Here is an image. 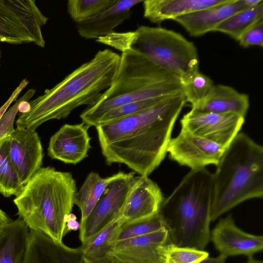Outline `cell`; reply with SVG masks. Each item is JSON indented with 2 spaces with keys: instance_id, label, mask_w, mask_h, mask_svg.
Returning <instances> with one entry per match:
<instances>
[{
  "instance_id": "6da1fadb",
  "label": "cell",
  "mask_w": 263,
  "mask_h": 263,
  "mask_svg": "<svg viewBox=\"0 0 263 263\" xmlns=\"http://www.w3.org/2000/svg\"><path fill=\"white\" fill-rule=\"evenodd\" d=\"M181 92L135 114L96 126L106 163L126 165L148 176L160 164L186 103Z\"/></svg>"
},
{
  "instance_id": "7a4b0ae2",
  "label": "cell",
  "mask_w": 263,
  "mask_h": 263,
  "mask_svg": "<svg viewBox=\"0 0 263 263\" xmlns=\"http://www.w3.org/2000/svg\"><path fill=\"white\" fill-rule=\"evenodd\" d=\"M120 55L105 49L77 68L44 93L31 101L16 120V127L35 130L53 119L67 118L76 108L90 106L110 86Z\"/></svg>"
},
{
  "instance_id": "3957f363",
  "label": "cell",
  "mask_w": 263,
  "mask_h": 263,
  "mask_svg": "<svg viewBox=\"0 0 263 263\" xmlns=\"http://www.w3.org/2000/svg\"><path fill=\"white\" fill-rule=\"evenodd\" d=\"M213 174L191 170L167 198L159 214L175 247L204 250L210 238Z\"/></svg>"
},
{
  "instance_id": "277c9868",
  "label": "cell",
  "mask_w": 263,
  "mask_h": 263,
  "mask_svg": "<svg viewBox=\"0 0 263 263\" xmlns=\"http://www.w3.org/2000/svg\"><path fill=\"white\" fill-rule=\"evenodd\" d=\"M182 91L180 80L142 54L128 49L122 52L110 86L81 114L89 127L96 126L107 111L127 103L175 95Z\"/></svg>"
},
{
  "instance_id": "5b68a950",
  "label": "cell",
  "mask_w": 263,
  "mask_h": 263,
  "mask_svg": "<svg viewBox=\"0 0 263 263\" xmlns=\"http://www.w3.org/2000/svg\"><path fill=\"white\" fill-rule=\"evenodd\" d=\"M77 191L71 173L42 167L13 202L19 217L29 230L41 232L62 243Z\"/></svg>"
},
{
  "instance_id": "8992f818",
  "label": "cell",
  "mask_w": 263,
  "mask_h": 263,
  "mask_svg": "<svg viewBox=\"0 0 263 263\" xmlns=\"http://www.w3.org/2000/svg\"><path fill=\"white\" fill-rule=\"evenodd\" d=\"M211 221L241 202L263 197V147L239 133L226 148L213 174Z\"/></svg>"
},
{
  "instance_id": "52a82bcc",
  "label": "cell",
  "mask_w": 263,
  "mask_h": 263,
  "mask_svg": "<svg viewBox=\"0 0 263 263\" xmlns=\"http://www.w3.org/2000/svg\"><path fill=\"white\" fill-rule=\"evenodd\" d=\"M125 35V51L132 49L142 54L177 78L181 84L199 70L196 46L178 32L142 25L134 31L126 32Z\"/></svg>"
},
{
  "instance_id": "ba28073f",
  "label": "cell",
  "mask_w": 263,
  "mask_h": 263,
  "mask_svg": "<svg viewBox=\"0 0 263 263\" xmlns=\"http://www.w3.org/2000/svg\"><path fill=\"white\" fill-rule=\"evenodd\" d=\"M123 172L106 187L84 223L80 225V239L83 243L115 221L120 215L139 176Z\"/></svg>"
},
{
  "instance_id": "9c48e42d",
  "label": "cell",
  "mask_w": 263,
  "mask_h": 263,
  "mask_svg": "<svg viewBox=\"0 0 263 263\" xmlns=\"http://www.w3.org/2000/svg\"><path fill=\"white\" fill-rule=\"evenodd\" d=\"M167 229L116 241L108 258L117 263H165L174 247Z\"/></svg>"
},
{
  "instance_id": "30bf717a",
  "label": "cell",
  "mask_w": 263,
  "mask_h": 263,
  "mask_svg": "<svg viewBox=\"0 0 263 263\" xmlns=\"http://www.w3.org/2000/svg\"><path fill=\"white\" fill-rule=\"evenodd\" d=\"M245 117L191 109L180 121L181 128L227 148L239 133Z\"/></svg>"
},
{
  "instance_id": "8fae6325",
  "label": "cell",
  "mask_w": 263,
  "mask_h": 263,
  "mask_svg": "<svg viewBox=\"0 0 263 263\" xmlns=\"http://www.w3.org/2000/svg\"><path fill=\"white\" fill-rule=\"evenodd\" d=\"M226 148L181 128L167 147L171 159L191 170L219 163Z\"/></svg>"
},
{
  "instance_id": "7c38bea8",
  "label": "cell",
  "mask_w": 263,
  "mask_h": 263,
  "mask_svg": "<svg viewBox=\"0 0 263 263\" xmlns=\"http://www.w3.org/2000/svg\"><path fill=\"white\" fill-rule=\"evenodd\" d=\"M7 143L9 158L25 185L42 166L40 138L35 130L16 127L7 136Z\"/></svg>"
},
{
  "instance_id": "4fadbf2b",
  "label": "cell",
  "mask_w": 263,
  "mask_h": 263,
  "mask_svg": "<svg viewBox=\"0 0 263 263\" xmlns=\"http://www.w3.org/2000/svg\"><path fill=\"white\" fill-rule=\"evenodd\" d=\"M89 127L83 122L63 125L50 139L48 156L66 164L81 162L91 148Z\"/></svg>"
},
{
  "instance_id": "5bb4252c",
  "label": "cell",
  "mask_w": 263,
  "mask_h": 263,
  "mask_svg": "<svg viewBox=\"0 0 263 263\" xmlns=\"http://www.w3.org/2000/svg\"><path fill=\"white\" fill-rule=\"evenodd\" d=\"M164 199L156 183L148 176H139L116 221L123 225L151 217L159 213Z\"/></svg>"
},
{
  "instance_id": "9a60e30c",
  "label": "cell",
  "mask_w": 263,
  "mask_h": 263,
  "mask_svg": "<svg viewBox=\"0 0 263 263\" xmlns=\"http://www.w3.org/2000/svg\"><path fill=\"white\" fill-rule=\"evenodd\" d=\"M211 239L220 254L252 256L263 249V237L246 233L235 224L232 215L219 220Z\"/></svg>"
},
{
  "instance_id": "2e32d148",
  "label": "cell",
  "mask_w": 263,
  "mask_h": 263,
  "mask_svg": "<svg viewBox=\"0 0 263 263\" xmlns=\"http://www.w3.org/2000/svg\"><path fill=\"white\" fill-rule=\"evenodd\" d=\"M22 263H83V256L79 247H69L41 232L29 230Z\"/></svg>"
},
{
  "instance_id": "e0dca14e",
  "label": "cell",
  "mask_w": 263,
  "mask_h": 263,
  "mask_svg": "<svg viewBox=\"0 0 263 263\" xmlns=\"http://www.w3.org/2000/svg\"><path fill=\"white\" fill-rule=\"evenodd\" d=\"M249 8L245 0H228L225 3L195 11L174 18L192 36L214 31L224 20L242 10Z\"/></svg>"
},
{
  "instance_id": "ac0fdd59",
  "label": "cell",
  "mask_w": 263,
  "mask_h": 263,
  "mask_svg": "<svg viewBox=\"0 0 263 263\" xmlns=\"http://www.w3.org/2000/svg\"><path fill=\"white\" fill-rule=\"evenodd\" d=\"M143 0H118L108 9L76 23L79 34L85 39H98L114 32L116 27L129 19L132 8Z\"/></svg>"
},
{
  "instance_id": "d6986e66",
  "label": "cell",
  "mask_w": 263,
  "mask_h": 263,
  "mask_svg": "<svg viewBox=\"0 0 263 263\" xmlns=\"http://www.w3.org/2000/svg\"><path fill=\"white\" fill-rule=\"evenodd\" d=\"M250 105L247 95L222 84L214 85L204 99L192 110L218 114H235L245 118Z\"/></svg>"
},
{
  "instance_id": "ffe728a7",
  "label": "cell",
  "mask_w": 263,
  "mask_h": 263,
  "mask_svg": "<svg viewBox=\"0 0 263 263\" xmlns=\"http://www.w3.org/2000/svg\"><path fill=\"white\" fill-rule=\"evenodd\" d=\"M228 0H145L143 16L153 23L174 18L195 11L219 5Z\"/></svg>"
},
{
  "instance_id": "44dd1931",
  "label": "cell",
  "mask_w": 263,
  "mask_h": 263,
  "mask_svg": "<svg viewBox=\"0 0 263 263\" xmlns=\"http://www.w3.org/2000/svg\"><path fill=\"white\" fill-rule=\"evenodd\" d=\"M29 230L18 217L11 220L0 234V263H22Z\"/></svg>"
},
{
  "instance_id": "7402d4cb",
  "label": "cell",
  "mask_w": 263,
  "mask_h": 263,
  "mask_svg": "<svg viewBox=\"0 0 263 263\" xmlns=\"http://www.w3.org/2000/svg\"><path fill=\"white\" fill-rule=\"evenodd\" d=\"M123 173L120 171L106 178H102L96 172H90L86 178L80 189L77 191L74 197V204L81 212L80 225L89 215L102 195L107 186Z\"/></svg>"
},
{
  "instance_id": "603a6c76",
  "label": "cell",
  "mask_w": 263,
  "mask_h": 263,
  "mask_svg": "<svg viewBox=\"0 0 263 263\" xmlns=\"http://www.w3.org/2000/svg\"><path fill=\"white\" fill-rule=\"evenodd\" d=\"M0 41L13 44L34 42L17 14L13 0H0Z\"/></svg>"
},
{
  "instance_id": "cb8c5ba5",
  "label": "cell",
  "mask_w": 263,
  "mask_h": 263,
  "mask_svg": "<svg viewBox=\"0 0 263 263\" xmlns=\"http://www.w3.org/2000/svg\"><path fill=\"white\" fill-rule=\"evenodd\" d=\"M122 224L115 221L79 247L83 257L90 260L108 258V253L117 241Z\"/></svg>"
},
{
  "instance_id": "d4e9b609",
  "label": "cell",
  "mask_w": 263,
  "mask_h": 263,
  "mask_svg": "<svg viewBox=\"0 0 263 263\" xmlns=\"http://www.w3.org/2000/svg\"><path fill=\"white\" fill-rule=\"evenodd\" d=\"M263 18V2L258 5L239 11L220 23L214 31L225 33L238 41L245 31Z\"/></svg>"
},
{
  "instance_id": "484cf974",
  "label": "cell",
  "mask_w": 263,
  "mask_h": 263,
  "mask_svg": "<svg viewBox=\"0 0 263 263\" xmlns=\"http://www.w3.org/2000/svg\"><path fill=\"white\" fill-rule=\"evenodd\" d=\"M24 186L9 158L6 137L0 140V193L6 197H16Z\"/></svg>"
},
{
  "instance_id": "4316f807",
  "label": "cell",
  "mask_w": 263,
  "mask_h": 263,
  "mask_svg": "<svg viewBox=\"0 0 263 263\" xmlns=\"http://www.w3.org/2000/svg\"><path fill=\"white\" fill-rule=\"evenodd\" d=\"M118 0H69L67 13L76 23L91 17L115 5Z\"/></svg>"
},
{
  "instance_id": "83f0119b",
  "label": "cell",
  "mask_w": 263,
  "mask_h": 263,
  "mask_svg": "<svg viewBox=\"0 0 263 263\" xmlns=\"http://www.w3.org/2000/svg\"><path fill=\"white\" fill-rule=\"evenodd\" d=\"M181 84L186 101L191 103L192 107L201 102L214 85L213 81L199 70Z\"/></svg>"
},
{
  "instance_id": "f1b7e54d",
  "label": "cell",
  "mask_w": 263,
  "mask_h": 263,
  "mask_svg": "<svg viewBox=\"0 0 263 263\" xmlns=\"http://www.w3.org/2000/svg\"><path fill=\"white\" fill-rule=\"evenodd\" d=\"M165 227L159 214L147 219L121 226L117 241L146 235Z\"/></svg>"
},
{
  "instance_id": "f546056e",
  "label": "cell",
  "mask_w": 263,
  "mask_h": 263,
  "mask_svg": "<svg viewBox=\"0 0 263 263\" xmlns=\"http://www.w3.org/2000/svg\"><path fill=\"white\" fill-rule=\"evenodd\" d=\"M170 97L171 96L140 100L127 103L112 109L106 112L101 118L97 126L100 124L112 122L135 114L153 106Z\"/></svg>"
},
{
  "instance_id": "4dcf8cb0",
  "label": "cell",
  "mask_w": 263,
  "mask_h": 263,
  "mask_svg": "<svg viewBox=\"0 0 263 263\" xmlns=\"http://www.w3.org/2000/svg\"><path fill=\"white\" fill-rule=\"evenodd\" d=\"M35 92V90L34 89L28 90L2 116L0 119V140L8 136L14 130V122L21 104L27 102L33 97Z\"/></svg>"
},
{
  "instance_id": "1f68e13d",
  "label": "cell",
  "mask_w": 263,
  "mask_h": 263,
  "mask_svg": "<svg viewBox=\"0 0 263 263\" xmlns=\"http://www.w3.org/2000/svg\"><path fill=\"white\" fill-rule=\"evenodd\" d=\"M208 256L209 253L204 250L174 246L165 263H198Z\"/></svg>"
},
{
  "instance_id": "d6a6232c",
  "label": "cell",
  "mask_w": 263,
  "mask_h": 263,
  "mask_svg": "<svg viewBox=\"0 0 263 263\" xmlns=\"http://www.w3.org/2000/svg\"><path fill=\"white\" fill-rule=\"evenodd\" d=\"M238 41L244 47L251 46L262 47L263 18L258 21L246 30Z\"/></svg>"
},
{
  "instance_id": "836d02e7",
  "label": "cell",
  "mask_w": 263,
  "mask_h": 263,
  "mask_svg": "<svg viewBox=\"0 0 263 263\" xmlns=\"http://www.w3.org/2000/svg\"><path fill=\"white\" fill-rule=\"evenodd\" d=\"M29 81L26 79H23L20 84L17 86L15 90L12 92L10 97L8 98L7 101L4 103V105L0 107V119L6 111L7 108L15 100L21 92V91L26 87L29 84Z\"/></svg>"
},
{
  "instance_id": "e575fe53",
  "label": "cell",
  "mask_w": 263,
  "mask_h": 263,
  "mask_svg": "<svg viewBox=\"0 0 263 263\" xmlns=\"http://www.w3.org/2000/svg\"><path fill=\"white\" fill-rule=\"evenodd\" d=\"M80 223L77 221L76 216L74 214L71 213L69 215L66 223L65 231V235L70 231H76L80 229Z\"/></svg>"
},
{
  "instance_id": "d590c367",
  "label": "cell",
  "mask_w": 263,
  "mask_h": 263,
  "mask_svg": "<svg viewBox=\"0 0 263 263\" xmlns=\"http://www.w3.org/2000/svg\"><path fill=\"white\" fill-rule=\"evenodd\" d=\"M227 258V257L221 254L216 257H209L208 256L198 263H225Z\"/></svg>"
},
{
  "instance_id": "8d00e7d4",
  "label": "cell",
  "mask_w": 263,
  "mask_h": 263,
  "mask_svg": "<svg viewBox=\"0 0 263 263\" xmlns=\"http://www.w3.org/2000/svg\"><path fill=\"white\" fill-rule=\"evenodd\" d=\"M12 220L0 209V234Z\"/></svg>"
},
{
  "instance_id": "74e56055",
  "label": "cell",
  "mask_w": 263,
  "mask_h": 263,
  "mask_svg": "<svg viewBox=\"0 0 263 263\" xmlns=\"http://www.w3.org/2000/svg\"><path fill=\"white\" fill-rule=\"evenodd\" d=\"M83 263H117L109 258H105L101 260H90L85 259L83 257Z\"/></svg>"
},
{
  "instance_id": "f35d334b",
  "label": "cell",
  "mask_w": 263,
  "mask_h": 263,
  "mask_svg": "<svg viewBox=\"0 0 263 263\" xmlns=\"http://www.w3.org/2000/svg\"><path fill=\"white\" fill-rule=\"evenodd\" d=\"M246 263H263L262 260H259L254 259L252 256H248V259Z\"/></svg>"
},
{
  "instance_id": "ab89813d",
  "label": "cell",
  "mask_w": 263,
  "mask_h": 263,
  "mask_svg": "<svg viewBox=\"0 0 263 263\" xmlns=\"http://www.w3.org/2000/svg\"><path fill=\"white\" fill-rule=\"evenodd\" d=\"M0 58H1V53H0Z\"/></svg>"
}]
</instances>
